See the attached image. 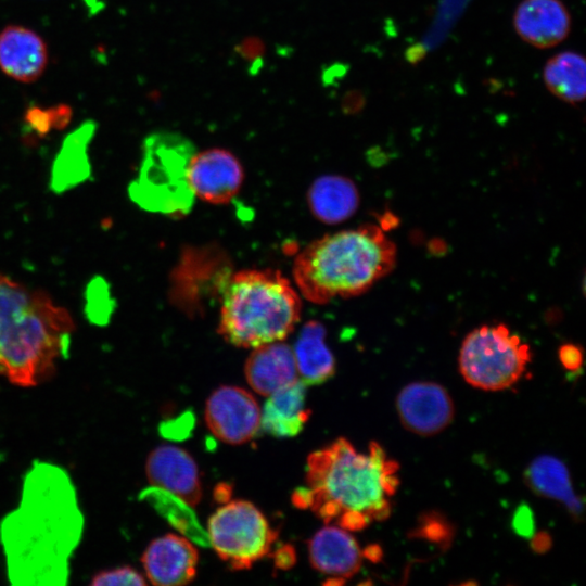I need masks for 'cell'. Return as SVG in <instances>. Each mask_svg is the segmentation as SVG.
Masks as SVG:
<instances>
[{"label": "cell", "mask_w": 586, "mask_h": 586, "mask_svg": "<svg viewBox=\"0 0 586 586\" xmlns=\"http://www.w3.org/2000/svg\"><path fill=\"white\" fill-rule=\"evenodd\" d=\"M84 532V515L68 473L48 461L26 472L18 505L0 523V543L11 584L67 583Z\"/></svg>", "instance_id": "1"}, {"label": "cell", "mask_w": 586, "mask_h": 586, "mask_svg": "<svg viewBox=\"0 0 586 586\" xmlns=\"http://www.w3.org/2000/svg\"><path fill=\"white\" fill-rule=\"evenodd\" d=\"M305 482L292 495L296 507L310 509L327 524L360 531L390 517L398 464L377 442L358 451L340 437L308 456Z\"/></svg>", "instance_id": "2"}, {"label": "cell", "mask_w": 586, "mask_h": 586, "mask_svg": "<svg viewBox=\"0 0 586 586\" xmlns=\"http://www.w3.org/2000/svg\"><path fill=\"white\" fill-rule=\"evenodd\" d=\"M74 322L43 292L0 275V377L35 386L67 357Z\"/></svg>", "instance_id": "3"}, {"label": "cell", "mask_w": 586, "mask_h": 586, "mask_svg": "<svg viewBox=\"0 0 586 586\" xmlns=\"http://www.w3.org/2000/svg\"><path fill=\"white\" fill-rule=\"evenodd\" d=\"M395 243L377 225L326 234L304 247L293 265L300 293L316 304L367 292L395 267Z\"/></svg>", "instance_id": "4"}, {"label": "cell", "mask_w": 586, "mask_h": 586, "mask_svg": "<svg viewBox=\"0 0 586 586\" xmlns=\"http://www.w3.org/2000/svg\"><path fill=\"white\" fill-rule=\"evenodd\" d=\"M301 309L298 293L280 271L240 270L221 290L218 332L244 348L283 341L297 324Z\"/></svg>", "instance_id": "5"}, {"label": "cell", "mask_w": 586, "mask_h": 586, "mask_svg": "<svg viewBox=\"0 0 586 586\" xmlns=\"http://www.w3.org/2000/svg\"><path fill=\"white\" fill-rule=\"evenodd\" d=\"M195 152L193 142L178 132L150 135L143 143L139 173L128 187L130 199L148 212L187 215L195 199L188 179Z\"/></svg>", "instance_id": "6"}, {"label": "cell", "mask_w": 586, "mask_h": 586, "mask_svg": "<svg viewBox=\"0 0 586 586\" xmlns=\"http://www.w3.org/2000/svg\"><path fill=\"white\" fill-rule=\"evenodd\" d=\"M532 352L504 323L483 324L464 337L458 357L464 381L483 391H502L524 375Z\"/></svg>", "instance_id": "7"}, {"label": "cell", "mask_w": 586, "mask_h": 586, "mask_svg": "<svg viewBox=\"0 0 586 586\" xmlns=\"http://www.w3.org/2000/svg\"><path fill=\"white\" fill-rule=\"evenodd\" d=\"M207 536L221 560L244 570L268 555L277 532L252 502L231 500L211 515Z\"/></svg>", "instance_id": "8"}, {"label": "cell", "mask_w": 586, "mask_h": 586, "mask_svg": "<svg viewBox=\"0 0 586 586\" xmlns=\"http://www.w3.org/2000/svg\"><path fill=\"white\" fill-rule=\"evenodd\" d=\"M205 422L218 440L240 445L252 440L260 429V408L244 388L224 385L206 400Z\"/></svg>", "instance_id": "9"}, {"label": "cell", "mask_w": 586, "mask_h": 586, "mask_svg": "<svg viewBox=\"0 0 586 586\" xmlns=\"http://www.w3.org/2000/svg\"><path fill=\"white\" fill-rule=\"evenodd\" d=\"M396 411L404 428L417 435L432 436L453 421L455 406L447 390L429 381L404 386L396 397Z\"/></svg>", "instance_id": "10"}, {"label": "cell", "mask_w": 586, "mask_h": 586, "mask_svg": "<svg viewBox=\"0 0 586 586\" xmlns=\"http://www.w3.org/2000/svg\"><path fill=\"white\" fill-rule=\"evenodd\" d=\"M243 177L238 158L222 149L195 152L188 168L194 195L211 204L229 203L239 192Z\"/></svg>", "instance_id": "11"}, {"label": "cell", "mask_w": 586, "mask_h": 586, "mask_svg": "<svg viewBox=\"0 0 586 586\" xmlns=\"http://www.w3.org/2000/svg\"><path fill=\"white\" fill-rule=\"evenodd\" d=\"M145 472L152 486L195 506L202 497L199 469L189 453L173 445H162L151 451Z\"/></svg>", "instance_id": "12"}, {"label": "cell", "mask_w": 586, "mask_h": 586, "mask_svg": "<svg viewBox=\"0 0 586 586\" xmlns=\"http://www.w3.org/2000/svg\"><path fill=\"white\" fill-rule=\"evenodd\" d=\"M308 556L316 571L333 583H344L360 570L365 551L347 530L328 524L309 539Z\"/></svg>", "instance_id": "13"}, {"label": "cell", "mask_w": 586, "mask_h": 586, "mask_svg": "<svg viewBox=\"0 0 586 586\" xmlns=\"http://www.w3.org/2000/svg\"><path fill=\"white\" fill-rule=\"evenodd\" d=\"M199 553L187 538L166 534L146 547L142 564L149 581L158 586L184 585L196 575Z\"/></svg>", "instance_id": "14"}, {"label": "cell", "mask_w": 586, "mask_h": 586, "mask_svg": "<svg viewBox=\"0 0 586 586\" xmlns=\"http://www.w3.org/2000/svg\"><path fill=\"white\" fill-rule=\"evenodd\" d=\"M513 26L525 42L547 49L566 38L571 16L560 0H523L513 15Z\"/></svg>", "instance_id": "15"}, {"label": "cell", "mask_w": 586, "mask_h": 586, "mask_svg": "<svg viewBox=\"0 0 586 586\" xmlns=\"http://www.w3.org/2000/svg\"><path fill=\"white\" fill-rule=\"evenodd\" d=\"M47 64V44L37 33L18 25H10L0 33V68L5 75L21 82H33Z\"/></svg>", "instance_id": "16"}, {"label": "cell", "mask_w": 586, "mask_h": 586, "mask_svg": "<svg viewBox=\"0 0 586 586\" xmlns=\"http://www.w3.org/2000/svg\"><path fill=\"white\" fill-rule=\"evenodd\" d=\"M244 373L254 392L263 396H269L300 379L292 346L283 341L253 348Z\"/></svg>", "instance_id": "17"}, {"label": "cell", "mask_w": 586, "mask_h": 586, "mask_svg": "<svg viewBox=\"0 0 586 586\" xmlns=\"http://www.w3.org/2000/svg\"><path fill=\"white\" fill-rule=\"evenodd\" d=\"M305 386L298 379L267 396L263 411L260 410V428L276 437L297 435L310 415L305 407Z\"/></svg>", "instance_id": "18"}, {"label": "cell", "mask_w": 586, "mask_h": 586, "mask_svg": "<svg viewBox=\"0 0 586 586\" xmlns=\"http://www.w3.org/2000/svg\"><path fill=\"white\" fill-rule=\"evenodd\" d=\"M300 380L318 385L335 373V359L326 343V329L319 321L306 322L292 346Z\"/></svg>", "instance_id": "19"}, {"label": "cell", "mask_w": 586, "mask_h": 586, "mask_svg": "<svg viewBox=\"0 0 586 586\" xmlns=\"http://www.w3.org/2000/svg\"><path fill=\"white\" fill-rule=\"evenodd\" d=\"M313 215L324 224L348 219L359 205V193L354 182L342 176L327 175L316 179L307 194Z\"/></svg>", "instance_id": "20"}, {"label": "cell", "mask_w": 586, "mask_h": 586, "mask_svg": "<svg viewBox=\"0 0 586 586\" xmlns=\"http://www.w3.org/2000/svg\"><path fill=\"white\" fill-rule=\"evenodd\" d=\"M548 90L570 104L584 101L586 94V62L582 54L563 51L550 58L543 69Z\"/></svg>", "instance_id": "21"}, {"label": "cell", "mask_w": 586, "mask_h": 586, "mask_svg": "<svg viewBox=\"0 0 586 586\" xmlns=\"http://www.w3.org/2000/svg\"><path fill=\"white\" fill-rule=\"evenodd\" d=\"M525 480L535 493L561 501L575 515L581 512V502L572 488L569 472L557 458H536L527 468Z\"/></svg>", "instance_id": "22"}, {"label": "cell", "mask_w": 586, "mask_h": 586, "mask_svg": "<svg viewBox=\"0 0 586 586\" xmlns=\"http://www.w3.org/2000/svg\"><path fill=\"white\" fill-rule=\"evenodd\" d=\"M92 127L84 126L64 142L52 170L51 188L63 192L84 181L90 175L86 148Z\"/></svg>", "instance_id": "23"}, {"label": "cell", "mask_w": 586, "mask_h": 586, "mask_svg": "<svg viewBox=\"0 0 586 586\" xmlns=\"http://www.w3.org/2000/svg\"><path fill=\"white\" fill-rule=\"evenodd\" d=\"M88 316L94 323H106L113 307L111 306L112 298L105 281L101 279L90 283L88 289Z\"/></svg>", "instance_id": "24"}, {"label": "cell", "mask_w": 586, "mask_h": 586, "mask_svg": "<svg viewBox=\"0 0 586 586\" xmlns=\"http://www.w3.org/2000/svg\"><path fill=\"white\" fill-rule=\"evenodd\" d=\"M90 584L94 586L145 585V579L142 574L131 566L124 565L99 572L93 576Z\"/></svg>", "instance_id": "25"}, {"label": "cell", "mask_w": 586, "mask_h": 586, "mask_svg": "<svg viewBox=\"0 0 586 586\" xmlns=\"http://www.w3.org/2000/svg\"><path fill=\"white\" fill-rule=\"evenodd\" d=\"M559 359L568 370H577L583 364V353L575 344H563L559 349Z\"/></svg>", "instance_id": "26"}, {"label": "cell", "mask_w": 586, "mask_h": 586, "mask_svg": "<svg viewBox=\"0 0 586 586\" xmlns=\"http://www.w3.org/2000/svg\"><path fill=\"white\" fill-rule=\"evenodd\" d=\"M425 55H426V48L421 42H417V43L410 46L405 51L406 60L412 65L418 64L420 61H422L424 59Z\"/></svg>", "instance_id": "27"}, {"label": "cell", "mask_w": 586, "mask_h": 586, "mask_svg": "<svg viewBox=\"0 0 586 586\" xmlns=\"http://www.w3.org/2000/svg\"><path fill=\"white\" fill-rule=\"evenodd\" d=\"M345 109L348 110L351 113H355L362 109L365 104V98L361 95L360 92H351L345 101Z\"/></svg>", "instance_id": "28"}]
</instances>
